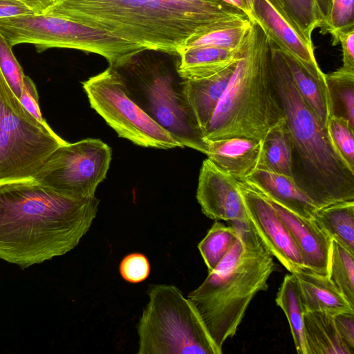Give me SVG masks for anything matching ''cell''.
I'll return each mask as SVG.
<instances>
[{"label":"cell","mask_w":354,"mask_h":354,"mask_svg":"<svg viewBox=\"0 0 354 354\" xmlns=\"http://www.w3.org/2000/svg\"><path fill=\"white\" fill-rule=\"evenodd\" d=\"M243 12L250 20L253 0H223Z\"/></svg>","instance_id":"obj_39"},{"label":"cell","mask_w":354,"mask_h":354,"mask_svg":"<svg viewBox=\"0 0 354 354\" xmlns=\"http://www.w3.org/2000/svg\"><path fill=\"white\" fill-rule=\"evenodd\" d=\"M281 50L295 87L320 124L326 129L330 112L324 74L317 75L311 73L295 57Z\"/></svg>","instance_id":"obj_21"},{"label":"cell","mask_w":354,"mask_h":354,"mask_svg":"<svg viewBox=\"0 0 354 354\" xmlns=\"http://www.w3.org/2000/svg\"><path fill=\"white\" fill-rule=\"evenodd\" d=\"M99 203L33 178L0 183V259L27 268L66 254L89 230Z\"/></svg>","instance_id":"obj_1"},{"label":"cell","mask_w":354,"mask_h":354,"mask_svg":"<svg viewBox=\"0 0 354 354\" xmlns=\"http://www.w3.org/2000/svg\"><path fill=\"white\" fill-rule=\"evenodd\" d=\"M259 169L293 178L292 149L285 120L274 126L263 139Z\"/></svg>","instance_id":"obj_25"},{"label":"cell","mask_w":354,"mask_h":354,"mask_svg":"<svg viewBox=\"0 0 354 354\" xmlns=\"http://www.w3.org/2000/svg\"><path fill=\"white\" fill-rule=\"evenodd\" d=\"M263 140L231 137L208 140L206 155L218 168L239 181H244L261 165Z\"/></svg>","instance_id":"obj_16"},{"label":"cell","mask_w":354,"mask_h":354,"mask_svg":"<svg viewBox=\"0 0 354 354\" xmlns=\"http://www.w3.org/2000/svg\"><path fill=\"white\" fill-rule=\"evenodd\" d=\"M250 21L274 46L295 57L311 73L324 74L317 63L312 41L305 37L279 0H253Z\"/></svg>","instance_id":"obj_13"},{"label":"cell","mask_w":354,"mask_h":354,"mask_svg":"<svg viewBox=\"0 0 354 354\" xmlns=\"http://www.w3.org/2000/svg\"><path fill=\"white\" fill-rule=\"evenodd\" d=\"M327 131L336 151L349 167L354 170V129L346 120L330 116Z\"/></svg>","instance_id":"obj_30"},{"label":"cell","mask_w":354,"mask_h":354,"mask_svg":"<svg viewBox=\"0 0 354 354\" xmlns=\"http://www.w3.org/2000/svg\"><path fill=\"white\" fill-rule=\"evenodd\" d=\"M238 238L227 254L187 298L197 308L218 348L232 337L254 297L268 288L274 257L248 221L228 222Z\"/></svg>","instance_id":"obj_4"},{"label":"cell","mask_w":354,"mask_h":354,"mask_svg":"<svg viewBox=\"0 0 354 354\" xmlns=\"http://www.w3.org/2000/svg\"><path fill=\"white\" fill-rule=\"evenodd\" d=\"M270 66L292 145L293 180L318 208L353 201L354 170L299 94L281 49L271 41Z\"/></svg>","instance_id":"obj_3"},{"label":"cell","mask_w":354,"mask_h":354,"mask_svg":"<svg viewBox=\"0 0 354 354\" xmlns=\"http://www.w3.org/2000/svg\"><path fill=\"white\" fill-rule=\"evenodd\" d=\"M111 149L96 138H86L58 147L33 179L70 196H95L111 160Z\"/></svg>","instance_id":"obj_11"},{"label":"cell","mask_w":354,"mask_h":354,"mask_svg":"<svg viewBox=\"0 0 354 354\" xmlns=\"http://www.w3.org/2000/svg\"><path fill=\"white\" fill-rule=\"evenodd\" d=\"M178 61L177 53L146 48L111 66L131 100L183 147L206 154L208 140L190 105Z\"/></svg>","instance_id":"obj_6"},{"label":"cell","mask_w":354,"mask_h":354,"mask_svg":"<svg viewBox=\"0 0 354 354\" xmlns=\"http://www.w3.org/2000/svg\"><path fill=\"white\" fill-rule=\"evenodd\" d=\"M333 315L324 311L304 313L308 354H352L337 333Z\"/></svg>","instance_id":"obj_22"},{"label":"cell","mask_w":354,"mask_h":354,"mask_svg":"<svg viewBox=\"0 0 354 354\" xmlns=\"http://www.w3.org/2000/svg\"><path fill=\"white\" fill-rule=\"evenodd\" d=\"M0 33L11 47L33 44L41 52L67 48L98 54L115 66L146 49L80 23L46 14L0 19Z\"/></svg>","instance_id":"obj_9"},{"label":"cell","mask_w":354,"mask_h":354,"mask_svg":"<svg viewBox=\"0 0 354 354\" xmlns=\"http://www.w3.org/2000/svg\"><path fill=\"white\" fill-rule=\"evenodd\" d=\"M337 43H340L343 65L340 69L354 73V29L339 34Z\"/></svg>","instance_id":"obj_36"},{"label":"cell","mask_w":354,"mask_h":354,"mask_svg":"<svg viewBox=\"0 0 354 354\" xmlns=\"http://www.w3.org/2000/svg\"><path fill=\"white\" fill-rule=\"evenodd\" d=\"M337 333L352 354L354 353V313H340L333 315Z\"/></svg>","instance_id":"obj_35"},{"label":"cell","mask_w":354,"mask_h":354,"mask_svg":"<svg viewBox=\"0 0 354 354\" xmlns=\"http://www.w3.org/2000/svg\"><path fill=\"white\" fill-rule=\"evenodd\" d=\"M244 181L268 198L303 217L313 218L319 209L289 176L258 169Z\"/></svg>","instance_id":"obj_17"},{"label":"cell","mask_w":354,"mask_h":354,"mask_svg":"<svg viewBox=\"0 0 354 354\" xmlns=\"http://www.w3.org/2000/svg\"><path fill=\"white\" fill-rule=\"evenodd\" d=\"M150 272V264L141 253H131L123 258L120 264V273L127 281L136 283L145 280Z\"/></svg>","instance_id":"obj_33"},{"label":"cell","mask_w":354,"mask_h":354,"mask_svg":"<svg viewBox=\"0 0 354 354\" xmlns=\"http://www.w3.org/2000/svg\"><path fill=\"white\" fill-rule=\"evenodd\" d=\"M148 49L177 53L233 19H249L223 0H57L46 13Z\"/></svg>","instance_id":"obj_2"},{"label":"cell","mask_w":354,"mask_h":354,"mask_svg":"<svg viewBox=\"0 0 354 354\" xmlns=\"http://www.w3.org/2000/svg\"><path fill=\"white\" fill-rule=\"evenodd\" d=\"M238 61L212 76L196 80H186L187 97L203 132L225 92Z\"/></svg>","instance_id":"obj_20"},{"label":"cell","mask_w":354,"mask_h":354,"mask_svg":"<svg viewBox=\"0 0 354 354\" xmlns=\"http://www.w3.org/2000/svg\"><path fill=\"white\" fill-rule=\"evenodd\" d=\"M35 14L18 0H0V19Z\"/></svg>","instance_id":"obj_37"},{"label":"cell","mask_w":354,"mask_h":354,"mask_svg":"<svg viewBox=\"0 0 354 354\" xmlns=\"http://www.w3.org/2000/svg\"><path fill=\"white\" fill-rule=\"evenodd\" d=\"M313 218L331 239L354 254V201L319 208Z\"/></svg>","instance_id":"obj_23"},{"label":"cell","mask_w":354,"mask_h":354,"mask_svg":"<svg viewBox=\"0 0 354 354\" xmlns=\"http://www.w3.org/2000/svg\"><path fill=\"white\" fill-rule=\"evenodd\" d=\"M275 302L286 316L297 353L308 354L304 325V310L301 300L299 286L292 273L285 275L277 292Z\"/></svg>","instance_id":"obj_24"},{"label":"cell","mask_w":354,"mask_h":354,"mask_svg":"<svg viewBox=\"0 0 354 354\" xmlns=\"http://www.w3.org/2000/svg\"><path fill=\"white\" fill-rule=\"evenodd\" d=\"M324 77L330 117L344 119L354 129V73L339 68Z\"/></svg>","instance_id":"obj_26"},{"label":"cell","mask_w":354,"mask_h":354,"mask_svg":"<svg viewBox=\"0 0 354 354\" xmlns=\"http://www.w3.org/2000/svg\"><path fill=\"white\" fill-rule=\"evenodd\" d=\"M0 70L18 99L20 98L26 75L12 50V47L0 33Z\"/></svg>","instance_id":"obj_32"},{"label":"cell","mask_w":354,"mask_h":354,"mask_svg":"<svg viewBox=\"0 0 354 354\" xmlns=\"http://www.w3.org/2000/svg\"><path fill=\"white\" fill-rule=\"evenodd\" d=\"M242 46L236 50L214 47H188L178 53V72L187 80L212 76L238 61Z\"/></svg>","instance_id":"obj_19"},{"label":"cell","mask_w":354,"mask_h":354,"mask_svg":"<svg viewBox=\"0 0 354 354\" xmlns=\"http://www.w3.org/2000/svg\"><path fill=\"white\" fill-rule=\"evenodd\" d=\"M328 278L354 308V254L332 239Z\"/></svg>","instance_id":"obj_29"},{"label":"cell","mask_w":354,"mask_h":354,"mask_svg":"<svg viewBox=\"0 0 354 354\" xmlns=\"http://www.w3.org/2000/svg\"><path fill=\"white\" fill-rule=\"evenodd\" d=\"M283 120L270 66V41L252 22L241 57L203 134L207 140L231 137L263 140Z\"/></svg>","instance_id":"obj_5"},{"label":"cell","mask_w":354,"mask_h":354,"mask_svg":"<svg viewBox=\"0 0 354 354\" xmlns=\"http://www.w3.org/2000/svg\"><path fill=\"white\" fill-rule=\"evenodd\" d=\"M196 199L209 218L227 222L248 221L239 181L218 168L209 159L203 160L198 177Z\"/></svg>","instance_id":"obj_14"},{"label":"cell","mask_w":354,"mask_h":354,"mask_svg":"<svg viewBox=\"0 0 354 354\" xmlns=\"http://www.w3.org/2000/svg\"><path fill=\"white\" fill-rule=\"evenodd\" d=\"M239 184L248 222L273 257L291 273L305 267L299 248L269 201L247 182Z\"/></svg>","instance_id":"obj_12"},{"label":"cell","mask_w":354,"mask_h":354,"mask_svg":"<svg viewBox=\"0 0 354 354\" xmlns=\"http://www.w3.org/2000/svg\"><path fill=\"white\" fill-rule=\"evenodd\" d=\"M38 93L32 80L25 76L21 95L19 99L24 108L34 116L40 123L48 125L41 115L39 106Z\"/></svg>","instance_id":"obj_34"},{"label":"cell","mask_w":354,"mask_h":354,"mask_svg":"<svg viewBox=\"0 0 354 354\" xmlns=\"http://www.w3.org/2000/svg\"><path fill=\"white\" fill-rule=\"evenodd\" d=\"M238 233L235 227L215 221L206 236L200 241L198 248L205 263L208 273L211 272L236 243Z\"/></svg>","instance_id":"obj_28"},{"label":"cell","mask_w":354,"mask_h":354,"mask_svg":"<svg viewBox=\"0 0 354 354\" xmlns=\"http://www.w3.org/2000/svg\"><path fill=\"white\" fill-rule=\"evenodd\" d=\"M138 354H221L194 303L174 285L150 287Z\"/></svg>","instance_id":"obj_7"},{"label":"cell","mask_w":354,"mask_h":354,"mask_svg":"<svg viewBox=\"0 0 354 354\" xmlns=\"http://www.w3.org/2000/svg\"><path fill=\"white\" fill-rule=\"evenodd\" d=\"M35 14H46L55 3L57 0H18Z\"/></svg>","instance_id":"obj_38"},{"label":"cell","mask_w":354,"mask_h":354,"mask_svg":"<svg viewBox=\"0 0 354 354\" xmlns=\"http://www.w3.org/2000/svg\"><path fill=\"white\" fill-rule=\"evenodd\" d=\"M279 1L308 40L315 28L326 29L332 0Z\"/></svg>","instance_id":"obj_27"},{"label":"cell","mask_w":354,"mask_h":354,"mask_svg":"<svg viewBox=\"0 0 354 354\" xmlns=\"http://www.w3.org/2000/svg\"><path fill=\"white\" fill-rule=\"evenodd\" d=\"M91 106L118 133L133 143L156 149L183 147L127 95L117 71L109 66L82 82Z\"/></svg>","instance_id":"obj_10"},{"label":"cell","mask_w":354,"mask_h":354,"mask_svg":"<svg viewBox=\"0 0 354 354\" xmlns=\"http://www.w3.org/2000/svg\"><path fill=\"white\" fill-rule=\"evenodd\" d=\"M266 198L288 229L301 253L305 267L319 274L328 276L331 238L313 218L297 215Z\"/></svg>","instance_id":"obj_15"},{"label":"cell","mask_w":354,"mask_h":354,"mask_svg":"<svg viewBox=\"0 0 354 354\" xmlns=\"http://www.w3.org/2000/svg\"><path fill=\"white\" fill-rule=\"evenodd\" d=\"M354 29V0H332L324 32L333 37V44L337 43L339 33Z\"/></svg>","instance_id":"obj_31"},{"label":"cell","mask_w":354,"mask_h":354,"mask_svg":"<svg viewBox=\"0 0 354 354\" xmlns=\"http://www.w3.org/2000/svg\"><path fill=\"white\" fill-rule=\"evenodd\" d=\"M66 142L24 108L0 70V183L33 178Z\"/></svg>","instance_id":"obj_8"},{"label":"cell","mask_w":354,"mask_h":354,"mask_svg":"<svg viewBox=\"0 0 354 354\" xmlns=\"http://www.w3.org/2000/svg\"><path fill=\"white\" fill-rule=\"evenodd\" d=\"M291 273V272H290ZM297 279L305 311H324L335 315L354 313L353 308L328 276L304 267L292 272Z\"/></svg>","instance_id":"obj_18"}]
</instances>
